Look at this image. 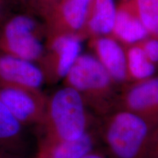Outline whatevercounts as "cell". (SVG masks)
<instances>
[{
	"instance_id": "obj_13",
	"label": "cell",
	"mask_w": 158,
	"mask_h": 158,
	"mask_svg": "<svg viewBox=\"0 0 158 158\" xmlns=\"http://www.w3.org/2000/svg\"><path fill=\"white\" fill-rule=\"evenodd\" d=\"M94 138L87 132L78 139L40 143L35 158H81L93 150Z\"/></svg>"
},
{
	"instance_id": "obj_19",
	"label": "cell",
	"mask_w": 158,
	"mask_h": 158,
	"mask_svg": "<svg viewBox=\"0 0 158 158\" xmlns=\"http://www.w3.org/2000/svg\"><path fill=\"white\" fill-rule=\"evenodd\" d=\"M148 158H158V124L152 136L149 144Z\"/></svg>"
},
{
	"instance_id": "obj_23",
	"label": "cell",
	"mask_w": 158,
	"mask_h": 158,
	"mask_svg": "<svg viewBox=\"0 0 158 158\" xmlns=\"http://www.w3.org/2000/svg\"><path fill=\"white\" fill-rule=\"evenodd\" d=\"M81 158H106L103 155H102L101 154L95 152H93V150L90 151L89 152L86 153V155H84Z\"/></svg>"
},
{
	"instance_id": "obj_22",
	"label": "cell",
	"mask_w": 158,
	"mask_h": 158,
	"mask_svg": "<svg viewBox=\"0 0 158 158\" xmlns=\"http://www.w3.org/2000/svg\"><path fill=\"white\" fill-rule=\"evenodd\" d=\"M32 1L33 0H12L13 4H16V5L22 6V7H24L26 10H27V12H28V13Z\"/></svg>"
},
{
	"instance_id": "obj_3",
	"label": "cell",
	"mask_w": 158,
	"mask_h": 158,
	"mask_svg": "<svg viewBox=\"0 0 158 158\" xmlns=\"http://www.w3.org/2000/svg\"><path fill=\"white\" fill-rule=\"evenodd\" d=\"M47 36L45 23L35 15L11 13L0 23V51L37 64L44 54Z\"/></svg>"
},
{
	"instance_id": "obj_18",
	"label": "cell",
	"mask_w": 158,
	"mask_h": 158,
	"mask_svg": "<svg viewBox=\"0 0 158 158\" xmlns=\"http://www.w3.org/2000/svg\"><path fill=\"white\" fill-rule=\"evenodd\" d=\"M144 54L151 62L157 67L158 65V38L155 37H148L141 42L138 43Z\"/></svg>"
},
{
	"instance_id": "obj_16",
	"label": "cell",
	"mask_w": 158,
	"mask_h": 158,
	"mask_svg": "<svg viewBox=\"0 0 158 158\" xmlns=\"http://www.w3.org/2000/svg\"><path fill=\"white\" fill-rule=\"evenodd\" d=\"M141 22L149 36L158 38V0H133Z\"/></svg>"
},
{
	"instance_id": "obj_15",
	"label": "cell",
	"mask_w": 158,
	"mask_h": 158,
	"mask_svg": "<svg viewBox=\"0 0 158 158\" xmlns=\"http://www.w3.org/2000/svg\"><path fill=\"white\" fill-rule=\"evenodd\" d=\"M125 53L130 81H140L155 76L157 67L147 59L138 43L130 45Z\"/></svg>"
},
{
	"instance_id": "obj_2",
	"label": "cell",
	"mask_w": 158,
	"mask_h": 158,
	"mask_svg": "<svg viewBox=\"0 0 158 158\" xmlns=\"http://www.w3.org/2000/svg\"><path fill=\"white\" fill-rule=\"evenodd\" d=\"M102 127L103 139L115 158H148L155 122L118 108L108 114Z\"/></svg>"
},
{
	"instance_id": "obj_9",
	"label": "cell",
	"mask_w": 158,
	"mask_h": 158,
	"mask_svg": "<svg viewBox=\"0 0 158 158\" xmlns=\"http://www.w3.org/2000/svg\"><path fill=\"white\" fill-rule=\"evenodd\" d=\"M43 73L36 63L0 51V83L40 89Z\"/></svg>"
},
{
	"instance_id": "obj_7",
	"label": "cell",
	"mask_w": 158,
	"mask_h": 158,
	"mask_svg": "<svg viewBox=\"0 0 158 158\" xmlns=\"http://www.w3.org/2000/svg\"><path fill=\"white\" fill-rule=\"evenodd\" d=\"M92 0H63L45 20L47 37L76 35L82 40Z\"/></svg>"
},
{
	"instance_id": "obj_17",
	"label": "cell",
	"mask_w": 158,
	"mask_h": 158,
	"mask_svg": "<svg viewBox=\"0 0 158 158\" xmlns=\"http://www.w3.org/2000/svg\"><path fill=\"white\" fill-rule=\"evenodd\" d=\"M62 1L63 0H33L29 13L40 17L44 21Z\"/></svg>"
},
{
	"instance_id": "obj_11",
	"label": "cell",
	"mask_w": 158,
	"mask_h": 158,
	"mask_svg": "<svg viewBox=\"0 0 158 158\" xmlns=\"http://www.w3.org/2000/svg\"><path fill=\"white\" fill-rule=\"evenodd\" d=\"M112 37L127 45H134L149 37L138 16L133 0H122L116 7Z\"/></svg>"
},
{
	"instance_id": "obj_10",
	"label": "cell",
	"mask_w": 158,
	"mask_h": 158,
	"mask_svg": "<svg viewBox=\"0 0 158 158\" xmlns=\"http://www.w3.org/2000/svg\"><path fill=\"white\" fill-rule=\"evenodd\" d=\"M91 47L115 83L129 81L125 50L112 36L92 37Z\"/></svg>"
},
{
	"instance_id": "obj_4",
	"label": "cell",
	"mask_w": 158,
	"mask_h": 158,
	"mask_svg": "<svg viewBox=\"0 0 158 158\" xmlns=\"http://www.w3.org/2000/svg\"><path fill=\"white\" fill-rule=\"evenodd\" d=\"M63 81L64 86L79 92L86 106L94 111L106 114L111 108L115 82L95 56L81 54Z\"/></svg>"
},
{
	"instance_id": "obj_12",
	"label": "cell",
	"mask_w": 158,
	"mask_h": 158,
	"mask_svg": "<svg viewBox=\"0 0 158 158\" xmlns=\"http://www.w3.org/2000/svg\"><path fill=\"white\" fill-rule=\"evenodd\" d=\"M116 12L114 0H92L83 37L111 35Z\"/></svg>"
},
{
	"instance_id": "obj_14",
	"label": "cell",
	"mask_w": 158,
	"mask_h": 158,
	"mask_svg": "<svg viewBox=\"0 0 158 158\" xmlns=\"http://www.w3.org/2000/svg\"><path fill=\"white\" fill-rule=\"evenodd\" d=\"M23 127L0 100V149L23 155Z\"/></svg>"
},
{
	"instance_id": "obj_6",
	"label": "cell",
	"mask_w": 158,
	"mask_h": 158,
	"mask_svg": "<svg viewBox=\"0 0 158 158\" xmlns=\"http://www.w3.org/2000/svg\"><path fill=\"white\" fill-rule=\"evenodd\" d=\"M0 100L23 126L42 122L47 97L41 89L0 83Z\"/></svg>"
},
{
	"instance_id": "obj_1",
	"label": "cell",
	"mask_w": 158,
	"mask_h": 158,
	"mask_svg": "<svg viewBox=\"0 0 158 158\" xmlns=\"http://www.w3.org/2000/svg\"><path fill=\"white\" fill-rule=\"evenodd\" d=\"M82 96L64 86L47 97L40 143L78 139L88 132V114Z\"/></svg>"
},
{
	"instance_id": "obj_5",
	"label": "cell",
	"mask_w": 158,
	"mask_h": 158,
	"mask_svg": "<svg viewBox=\"0 0 158 158\" xmlns=\"http://www.w3.org/2000/svg\"><path fill=\"white\" fill-rule=\"evenodd\" d=\"M81 40L70 35L47 37L44 54L37 64L42 70L45 82L56 84L64 79L81 54Z\"/></svg>"
},
{
	"instance_id": "obj_8",
	"label": "cell",
	"mask_w": 158,
	"mask_h": 158,
	"mask_svg": "<svg viewBox=\"0 0 158 158\" xmlns=\"http://www.w3.org/2000/svg\"><path fill=\"white\" fill-rule=\"evenodd\" d=\"M118 107L158 122V76L130 86L120 98Z\"/></svg>"
},
{
	"instance_id": "obj_20",
	"label": "cell",
	"mask_w": 158,
	"mask_h": 158,
	"mask_svg": "<svg viewBox=\"0 0 158 158\" xmlns=\"http://www.w3.org/2000/svg\"><path fill=\"white\" fill-rule=\"evenodd\" d=\"M13 3L12 0H0V23L12 12Z\"/></svg>"
},
{
	"instance_id": "obj_21",
	"label": "cell",
	"mask_w": 158,
	"mask_h": 158,
	"mask_svg": "<svg viewBox=\"0 0 158 158\" xmlns=\"http://www.w3.org/2000/svg\"><path fill=\"white\" fill-rule=\"evenodd\" d=\"M0 158H24L23 155L0 149Z\"/></svg>"
}]
</instances>
